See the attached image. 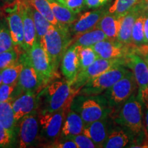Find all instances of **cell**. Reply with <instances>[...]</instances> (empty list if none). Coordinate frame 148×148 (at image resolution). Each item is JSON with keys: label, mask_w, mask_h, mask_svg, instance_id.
I'll return each instance as SVG.
<instances>
[{"label": "cell", "mask_w": 148, "mask_h": 148, "mask_svg": "<svg viewBox=\"0 0 148 148\" xmlns=\"http://www.w3.org/2000/svg\"><path fill=\"white\" fill-rule=\"evenodd\" d=\"M144 22H145V14L142 13L136 19L132 28V40L130 45L132 50H134L137 48L147 45L145 41Z\"/></svg>", "instance_id": "484cf974"}, {"label": "cell", "mask_w": 148, "mask_h": 148, "mask_svg": "<svg viewBox=\"0 0 148 148\" xmlns=\"http://www.w3.org/2000/svg\"><path fill=\"white\" fill-rule=\"evenodd\" d=\"M25 1L34 9H36L38 12H39L51 25L56 27L66 26L62 25L57 21L53 13L50 5L48 2V0H25Z\"/></svg>", "instance_id": "83f0119b"}, {"label": "cell", "mask_w": 148, "mask_h": 148, "mask_svg": "<svg viewBox=\"0 0 148 148\" xmlns=\"http://www.w3.org/2000/svg\"><path fill=\"white\" fill-rule=\"evenodd\" d=\"M133 134L123 127L110 130L103 147L104 148H122L128 145Z\"/></svg>", "instance_id": "603a6c76"}, {"label": "cell", "mask_w": 148, "mask_h": 148, "mask_svg": "<svg viewBox=\"0 0 148 148\" xmlns=\"http://www.w3.org/2000/svg\"><path fill=\"white\" fill-rule=\"evenodd\" d=\"M143 59H144V60H145V62H146V63H147V66H148V53L145 56L143 57Z\"/></svg>", "instance_id": "f6af8a7d"}, {"label": "cell", "mask_w": 148, "mask_h": 148, "mask_svg": "<svg viewBox=\"0 0 148 148\" xmlns=\"http://www.w3.org/2000/svg\"><path fill=\"white\" fill-rule=\"evenodd\" d=\"M19 60L18 53L16 48L0 52V70L12 65Z\"/></svg>", "instance_id": "836d02e7"}, {"label": "cell", "mask_w": 148, "mask_h": 148, "mask_svg": "<svg viewBox=\"0 0 148 148\" xmlns=\"http://www.w3.org/2000/svg\"><path fill=\"white\" fill-rule=\"evenodd\" d=\"M145 14V22H144V32H145V44L148 45V13Z\"/></svg>", "instance_id": "7bdbcfd3"}, {"label": "cell", "mask_w": 148, "mask_h": 148, "mask_svg": "<svg viewBox=\"0 0 148 148\" xmlns=\"http://www.w3.org/2000/svg\"><path fill=\"white\" fill-rule=\"evenodd\" d=\"M79 46L71 44L64 53L61 61V71L66 80L73 84L79 71Z\"/></svg>", "instance_id": "9a60e30c"}, {"label": "cell", "mask_w": 148, "mask_h": 148, "mask_svg": "<svg viewBox=\"0 0 148 148\" xmlns=\"http://www.w3.org/2000/svg\"><path fill=\"white\" fill-rule=\"evenodd\" d=\"M120 65L125 66L124 58H97L86 69L79 72L75 81L71 85L72 88L77 94L79 89L90 79Z\"/></svg>", "instance_id": "52a82bcc"}, {"label": "cell", "mask_w": 148, "mask_h": 148, "mask_svg": "<svg viewBox=\"0 0 148 148\" xmlns=\"http://www.w3.org/2000/svg\"><path fill=\"white\" fill-rule=\"evenodd\" d=\"M70 108L80 115L85 124L108 117L112 110L103 95H84L79 94L73 97Z\"/></svg>", "instance_id": "3957f363"}, {"label": "cell", "mask_w": 148, "mask_h": 148, "mask_svg": "<svg viewBox=\"0 0 148 148\" xmlns=\"http://www.w3.org/2000/svg\"><path fill=\"white\" fill-rule=\"evenodd\" d=\"M140 0H114L108 12L117 16H125Z\"/></svg>", "instance_id": "4dcf8cb0"}, {"label": "cell", "mask_w": 148, "mask_h": 148, "mask_svg": "<svg viewBox=\"0 0 148 148\" xmlns=\"http://www.w3.org/2000/svg\"><path fill=\"white\" fill-rule=\"evenodd\" d=\"M106 13V10L103 8L84 12L69 25L70 32L75 36L95 28Z\"/></svg>", "instance_id": "e0dca14e"}, {"label": "cell", "mask_w": 148, "mask_h": 148, "mask_svg": "<svg viewBox=\"0 0 148 148\" xmlns=\"http://www.w3.org/2000/svg\"><path fill=\"white\" fill-rule=\"evenodd\" d=\"M91 47L97 56L103 59L125 58L130 51V45H125L117 40H103Z\"/></svg>", "instance_id": "5bb4252c"}, {"label": "cell", "mask_w": 148, "mask_h": 148, "mask_svg": "<svg viewBox=\"0 0 148 148\" xmlns=\"http://www.w3.org/2000/svg\"><path fill=\"white\" fill-rule=\"evenodd\" d=\"M14 48L11 34L6 20L0 19V52Z\"/></svg>", "instance_id": "d6a6232c"}, {"label": "cell", "mask_w": 148, "mask_h": 148, "mask_svg": "<svg viewBox=\"0 0 148 148\" xmlns=\"http://www.w3.org/2000/svg\"><path fill=\"white\" fill-rule=\"evenodd\" d=\"M22 68H23V64L18 60V62L12 65L0 70L2 77L3 84L16 85Z\"/></svg>", "instance_id": "f1b7e54d"}, {"label": "cell", "mask_w": 148, "mask_h": 148, "mask_svg": "<svg viewBox=\"0 0 148 148\" xmlns=\"http://www.w3.org/2000/svg\"><path fill=\"white\" fill-rule=\"evenodd\" d=\"M1 1H2L3 2H4L5 3H6L7 5H9V4H11V3L16 2V1H18V0H1Z\"/></svg>", "instance_id": "ee69618b"}, {"label": "cell", "mask_w": 148, "mask_h": 148, "mask_svg": "<svg viewBox=\"0 0 148 148\" xmlns=\"http://www.w3.org/2000/svg\"><path fill=\"white\" fill-rule=\"evenodd\" d=\"M61 4L64 5L66 8L73 11L75 13L78 14L86 7L85 0H56Z\"/></svg>", "instance_id": "d590c367"}, {"label": "cell", "mask_w": 148, "mask_h": 148, "mask_svg": "<svg viewBox=\"0 0 148 148\" xmlns=\"http://www.w3.org/2000/svg\"><path fill=\"white\" fill-rule=\"evenodd\" d=\"M19 10L21 13L23 25L24 32V44L25 47V51L29 50L37 39L36 28L30 5L25 0H19Z\"/></svg>", "instance_id": "ac0fdd59"}, {"label": "cell", "mask_w": 148, "mask_h": 148, "mask_svg": "<svg viewBox=\"0 0 148 148\" xmlns=\"http://www.w3.org/2000/svg\"><path fill=\"white\" fill-rule=\"evenodd\" d=\"M79 71L86 69L92 63L99 58L92 47H80L79 49Z\"/></svg>", "instance_id": "1f68e13d"}, {"label": "cell", "mask_w": 148, "mask_h": 148, "mask_svg": "<svg viewBox=\"0 0 148 148\" xmlns=\"http://www.w3.org/2000/svg\"><path fill=\"white\" fill-rule=\"evenodd\" d=\"M38 107V96L34 91L21 94L12 101L14 119L17 122L27 114L35 112Z\"/></svg>", "instance_id": "2e32d148"}, {"label": "cell", "mask_w": 148, "mask_h": 148, "mask_svg": "<svg viewBox=\"0 0 148 148\" xmlns=\"http://www.w3.org/2000/svg\"><path fill=\"white\" fill-rule=\"evenodd\" d=\"M137 5L143 13H148V0H140Z\"/></svg>", "instance_id": "b9f144b4"}, {"label": "cell", "mask_w": 148, "mask_h": 148, "mask_svg": "<svg viewBox=\"0 0 148 148\" xmlns=\"http://www.w3.org/2000/svg\"><path fill=\"white\" fill-rule=\"evenodd\" d=\"M3 84V80H2V77H1V71H0V86Z\"/></svg>", "instance_id": "bcb514c9"}, {"label": "cell", "mask_w": 148, "mask_h": 148, "mask_svg": "<svg viewBox=\"0 0 148 148\" xmlns=\"http://www.w3.org/2000/svg\"><path fill=\"white\" fill-rule=\"evenodd\" d=\"M40 42L56 73L66 49L73 43L69 27H56L51 25Z\"/></svg>", "instance_id": "6da1fadb"}, {"label": "cell", "mask_w": 148, "mask_h": 148, "mask_svg": "<svg viewBox=\"0 0 148 148\" xmlns=\"http://www.w3.org/2000/svg\"><path fill=\"white\" fill-rule=\"evenodd\" d=\"M108 117L85 124L82 134L92 140L97 147H102L110 132Z\"/></svg>", "instance_id": "d6986e66"}, {"label": "cell", "mask_w": 148, "mask_h": 148, "mask_svg": "<svg viewBox=\"0 0 148 148\" xmlns=\"http://www.w3.org/2000/svg\"><path fill=\"white\" fill-rule=\"evenodd\" d=\"M123 16L110 14L108 12L101 17L96 27L100 29L106 34L108 39L116 40Z\"/></svg>", "instance_id": "7402d4cb"}, {"label": "cell", "mask_w": 148, "mask_h": 148, "mask_svg": "<svg viewBox=\"0 0 148 148\" xmlns=\"http://www.w3.org/2000/svg\"><path fill=\"white\" fill-rule=\"evenodd\" d=\"M106 39H108L106 34L100 29L95 27L87 32L75 35L73 38V43L80 47H91L97 42Z\"/></svg>", "instance_id": "cb8c5ba5"}, {"label": "cell", "mask_w": 148, "mask_h": 148, "mask_svg": "<svg viewBox=\"0 0 148 148\" xmlns=\"http://www.w3.org/2000/svg\"><path fill=\"white\" fill-rule=\"evenodd\" d=\"M71 83L66 79L55 80L47 85L38 94L42 98L40 112H53L65 106H71L73 97L77 95L72 88Z\"/></svg>", "instance_id": "7a4b0ae2"}, {"label": "cell", "mask_w": 148, "mask_h": 148, "mask_svg": "<svg viewBox=\"0 0 148 148\" xmlns=\"http://www.w3.org/2000/svg\"><path fill=\"white\" fill-rule=\"evenodd\" d=\"M142 103L145 105V127L146 131L148 134V95L146 96V97L142 101Z\"/></svg>", "instance_id": "60d3db41"}, {"label": "cell", "mask_w": 148, "mask_h": 148, "mask_svg": "<svg viewBox=\"0 0 148 148\" xmlns=\"http://www.w3.org/2000/svg\"><path fill=\"white\" fill-rule=\"evenodd\" d=\"M0 123L6 129L15 132L16 121L14 119L12 101L0 102Z\"/></svg>", "instance_id": "4316f807"}, {"label": "cell", "mask_w": 148, "mask_h": 148, "mask_svg": "<svg viewBox=\"0 0 148 148\" xmlns=\"http://www.w3.org/2000/svg\"><path fill=\"white\" fill-rule=\"evenodd\" d=\"M116 123L127 130L133 135L139 134L143 130L142 103L132 94L122 104L119 114L115 119Z\"/></svg>", "instance_id": "277c9868"}, {"label": "cell", "mask_w": 148, "mask_h": 148, "mask_svg": "<svg viewBox=\"0 0 148 148\" xmlns=\"http://www.w3.org/2000/svg\"><path fill=\"white\" fill-rule=\"evenodd\" d=\"M71 106H65L53 112H42L38 114L40 135L46 139H54L62 129L66 114Z\"/></svg>", "instance_id": "ba28073f"}, {"label": "cell", "mask_w": 148, "mask_h": 148, "mask_svg": "<svg viewBox=\"0 0 148 148\" xmlns=\"http://www.w3.org/2000/svg\"><path fill=\"white\" fill-rule=\"evenodd\" d=\"M137 86L134 73L128 70L121 79L103 92V95L106 97L110 108H112L123 104L132 94L136 92Z\"/></svg>", "instance_id": "8992f818"}, {"label": "cell", "mask_w": 148, "mask_h": 148, "mask_svg": "<svg viewBox=\"0 0 148 148\" xmlns=\"http://www.w3.org/2000/svg\"><path fill=\"white\" fill-rule=\"evenodd\" d=\"M54 16L62 25L69 26L77 18V14L75 13L64 5L56 0H48Z\"/></svg>", "instance_id": "d4e9b609"}, {"label": "cell", "mask_w": 148, "mask_h": 148, "mask_svg": "<svg viewBox=\"0 0 148 148\" xmlns=\"http://www.w3.org/2000/svg\"><path fill=\"white\" fill-rule=\"evenodd\" d=\"M125 60V66L128 67L136 79L138 88V99L142 103L148 95V66L143 57L130 49Z\"/></svg>", "instance_id": "9c48e42d"}, {"label": "cell", "mask_w": 148, "mask_h": 148, "mask_svg": "<svg viewBox=\"0 0 148 148\" xmlns=\"http://www.w3.org/2000/svg\"><path fill=\"white\" fill-rule=\"evenodd\" d=\"M84 125V122L80 115L70 108L62 124L60 136L62 138H68L82 134Z\"/></svg>", "instance_id": "44dd1931"}, {"label": "cell", "mask_w": 148, "mask_h": 148, "mask_svg": "<svg viewBox=\"0 0 148 148\" xmlns=\"http://www.w3.org/2000/svg\"><path fill=\"white\" fill-rule=\"evenodd\" d=\"M128 69L124 65H120L111 69L86 82L77 92L79 95H98L109 88L121 79Z\"/></svg>", "instance_id": "5b68a950"}, {"label": "cell", "mask_w": 148, "mask_h": 148, "mask_svg": "<svg viewBox=\"0 0 148 148\" xmlns=\"http://www.w3.org/2000/svg\"><path fill=\"white\" fill-rule=\"evenodd\" d=\"M25 52L28 55L31 64L38 73L42 84L49 82L56 73L51 65L49 57L39 40L36 39L32 47Z\"/></svg>", "instance_id": "30bf717a"}, {"label": "cell", "mask_w": 148, "mask_h": 148, "mask_svg": "<svg viewBox=\"0 0 148 148\" xmlns=\"http://www.w3.org/2000/svg\"><path fill=\"white\" fill-rule=\"evenodd\" d=\"M19 60L23 64V68L15 88L16 95L18 96L26 92H35L42 84V81L31 64L28 55L25 51L20 56Z\"/></svg>", "instance_id": "8fae6325"}, {"label": "cell", "mask_w": 148, "mask_h": 148, "mask_svg": "<svg viewBox=\"0 0 148 148\" xmlns=\"http://www.w3.org/2000/svg\"><path fill=\"white\" fill-rule=\"evenodd\" d=\"M16 85L2 84L0 86V102L12 101L11 95L15 90Z\"/></svg>", "instance_id": "f35d334b"}, {"label": "cell", "mask_w": 148, "mask_h": 148, "mask_svg": "<svg viewBox=\"0 0 148 148\" xmlns=\"http://www.w3.org/2000/svg\"><path fill=\"white\" fill-rule=\"evenodd\" d=\"M45 147L48 148H77L76 144L70 138H62L47 144Z\"/></svg>", "instance_id": "74e56055"}, {"label": "cell", "mask_w": 148, "mask_h": 148, "mask_svg": "<svg viewBox=\"0 0 148 148\" xmlns=\"http://www.w3.org/2000/svg\"><path fill=\"white\" fill-rule=\"evenodd\" d=\"M39 130L38 116L34 113L27 114L22 118L18 130V147H33L36 143Z\"/></svg>", "instance_id": "4fadbf2b"}, {"label": "cell", "mask_w": 148, "mask_h": 148, "mask_svg": "<svg viewBox=\"0 0 148 148\" xmlns=\"http://www.w3.org/2000/svg\"><path fill=\"white\" fill-rule=\"evenodd\" d=\"M110 0H85L86 5L88 8L95 9L106 5Z\"/></svg>", "instance_id": "ab89813d"}, {"label": "cell", "mask_w": 148, "mask_h": 148, "mask_svg": "<svg viewBox=\"0 0 148 148\" xmlns=\"http://www.w3.org/2000/svg\"><path fill=\"white\" fill-rule=\"evenodd\" d=\"M19 0L8 5L5 9V20L8 23L14 47H18L25 51L24 44L23 20L19 10Z\"/></svg>", "instance_id": "7c38bea8"}, {"label": "cell", "mask_w": 148, "mask_h": 148, "mask_svg": "<svg viewBox=\"0 0 148 148\" xmlns=\"http://www.w3.org/2000/svg\"><path fill=\"white\" fill-rule=\"evenodd\" d=\"M15 132L9 130L0 123V147H8L13 145Z\"/></svg>", "instance_id": "e575fe53"}, {"label": "cell", "mask_w": 148, "mask_h": 148, "mask_svg": "<svg viewBox=\"0 0 148 148\" xmlns=\"http://www.w3.org/2000/svg\"><path fill=\"white\" fill-rule=\"evenodd\" d=\"M30 8L33 19H34L35 28H36L37 40L40 41L47 33L51 24L36 9H34L31 5Z\"/></svg>", "instance_id": "f546056e"}, {"label": "cell", "mask_w": 148, "mask_h": 148, "mask_svg": "<svg viewBox=\"0 0 148 148\" xmlns=\"http://www.w3.org/2000/svg\"><path fill=\"white\" fill-rule=\"evenodd\" d=\"M143 13L138 5L136 4L123 16L119 34L117 36L118 41L127 45H130L132 40V32L134 23L140 14Z\"/></svg>", "instance_id": "ffe728a7"}, {"label": "cell", "mask_w": 148, "mask_h": 148, "mask_svg": "<svg viewBox=\"0 0 148 148\" xmlns=\"http://www.w3.org/2000/svg\"><path fill=\"white\" fill-rule=\"evenodd\" d=\"M70 138L75 142L77 148H95L97 146L92 142V140L83 134H79Z\"/></svg>", "instance_id": "8d00e7d4"}]
</instances>
